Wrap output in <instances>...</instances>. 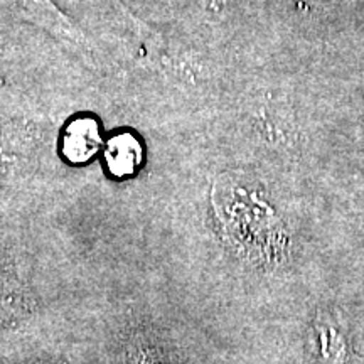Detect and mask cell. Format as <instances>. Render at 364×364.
<instances>
[{
	"instance_id": "obj_2",
	"label": "cell",
	"mask_w": 364,
	"mask_h": 364,
	"mask_svg": "<svg viewBox=\"0 0 364 364\" xmlns=\"http://www.w3.org/2000/svg\"><path fill=\"white\" fill-rule=\"evenodd\" d=\"M14 4L31 21L48 27L53 34L70 41L75 46H85L83 36L80 34V31L63 14H59L58 9H54L49 0H14Z\"/></svg>"
},
{
	"instance_id": "obj_3",
	"label": "cell",
	"mask_w": 364,
	"mask_h": 364,
	"mask_svg": "<svg viewBox=\"0 0 364 364\" xmlns=\"http://www.w3.org/2000/svg\"><path fill=\"white\" fill-rule=\"evenodd\" d=\"M105 161L112 176H134L144 161L142 144L134 134H118L108 142L105 150Z\"/></svg>"
},
{
	"instance_id": "obj_1",
	"label": "cell",
	"mask_w": 364,
	"mask_h": 364,
	"mask_svg": "<svg viewBox=\"0 0 364 364\" xmlns=\"http://www.w3.org/2000/svg\"><path fill=\"white\" fill-rule=\"evenodd\" d=\"M102 136L93 118H76L66 127L63 136V154L73 164L88 162L98 152Z\"/></svg>"
}]
</instances>
